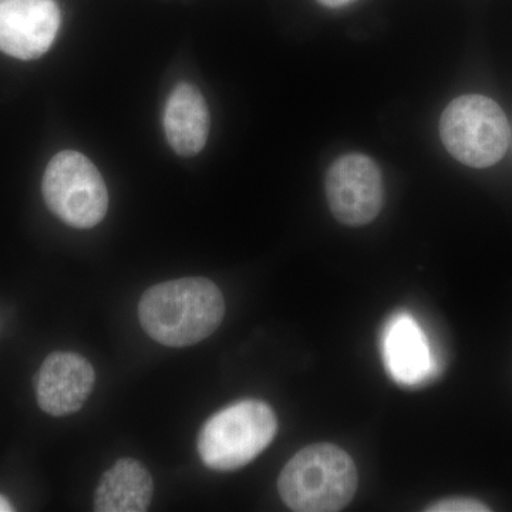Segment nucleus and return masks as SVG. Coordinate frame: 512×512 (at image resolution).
<instances>
[{"mask_svg":"<svg viewBox=\"0 0 512 512\" xmlns=\"http://www.w3.org/2000/svg\"><path fill=\"white\" fill-rule=\"evenodd\" d=\"M225 315L224 296L207 278H183L151 286L138 303L147 335L168 348H185L211 336Z\"/></svg>","mask_w":512,"mask_h":512,"instance_id":"f257e3e1","label":"nucleus"},{"mask_svg":"<svg viewBox=\"0 0 512 512\" xmlns=\"http://www.w3.org/2000/svg\"><path fill=\"white\" fill-rule=\"evenodd\" d=\"M355 461L330 443L312 444L289 460L278 480L282 501L296 512H336L357 490Z\"/></svg>","mask_w":512,"mask_h":512,"instance_id":"f03ea898","label":"nucleus"},{"mask_svg":"<svg viewBox=\"0 0 512 512\" xmlns=\"http://www.w3.org/2000/svg\"><path fill=\"white\" fill-rule=\"evenodd\" d=\"M278 431L274 410L261 400H241L207 420L198 434L202 463L215 471H234L254 461Z\"/></svg>","mask_w":512,"mask_h":512,"instance_id":"7ed1b4c3","label":"nucleus"},{"mask_svg":"<svg viewBox=\"0 0 512 512\" xmlns=\"http://www.w3.org/2000/svg\"><path fill=\"white\" fill-rule=\"evenodd\" d=\"M448 153L474 168L497 164L510 144V124L494 100L468 94L451 101L440 120Z\"/></svg>","mask_w":512,"mask_h":512,"instance_id":"20e7f679","label":"nucleus"},{"mask_svg":"<svg viewBox=\"0 0 512 512\" xmlns=\"http://www.w3.org/2000/svg\"><path fill=\"white\" fill-rule=\"evenodd\" d=\"M42 190L50 211L73 228L96 227L109 210L103 177L96 165L77 151H62L52 158Z\"/></svg>","mask_w":512,"mask_h":512,"instance_id":"39448f33","label":"nucleus"},{"mask_svg":"<svg viewBox=\"0 0 512 512\" xmlns=\"http://www.w3.org/2000/svg\"><path fill=\"white\" fill-rule=\"evenodd\" d=\"M326 197L336 220L363 227L376 220L384 202L382 173L372 158L348 154L338 158L326 175Z\"/></svg>","mask_w":512,"mask_h":512,"instance_id":"423d86ee","label":"nucleus"},{"mask_svg":"<svg viewBox=\"0 0 512 512\" xmlns=\"http://www.w3.org/2000/svg\"><path fill=\"white\" fill-rule=\"evenodd\" d=\"M55 0H0V50L20 60L39 59L60 28Z\"/></svg>","mask_w":512,"mask_h":512,"instance_id":"0eeeda50","label":"nucleus"},{"mask_svg":"<svg viewBox=\"0 0 512 512\" xmlns=\"http://www.w3.org/2000/svg\"><path fill=\"white\" fill-rule=\"evenodd\" d=\"M96 373L89 360L73 352H55L47 356L36 380L40 409L62 417L79 412L89 399Z\"/></svg>","mask_w":512,"mask_h":512,"instance_id":"6e6552de","label":"nucleus"},{"mask_svg":"<svg viewBox=\"0 0 512 512\" xmlns=\"http://www.w3.org/2000/svg\"><path fill=\"white\" fill-rule=\"evenodd\" d=\"M384 363L397 383L414 386L433 377L436 360L429 340L409 313L394 315L383 333Z\"/></svg>","mask_w":512,"mask_h":512,"instance_id":"1a4fd4ad","label":"nucleus"},{"mask_svg":"<svg viewBox=\"0 0 512 512\" xmlns=\"http://www.w3.org/2000/svg\"><path fill=\"white\" fill-rule=\"evenodd\" d=\"M164 130L178 156H197L205 147L210 134V111L197 87L190 83L175 87L165 106Z\"/></svg>","mask_w":512,"mask_h":512,"instance_id":"9d476101","label":"nucleus"},{"mask_svg":"<svg viewBox=\"0 0 512 512\" xmlns=\"http://www.w3.org/2000/svg\"><path fill=\"white\" fill-rule=\"evenodd\" d=\"M153 477L133 458L117 461L101 477L94 494L97 512H144L153 500Z\"/></svg>","mask_w":512,"mask_h":512,"instance_id":"9b49d317","label":"nucleus"},{"mask_svg":"<svg viewBox=\"0 0 512 512\" xmlns=\"http://www.w3.org/2000/svg\"><path fill=\"white\" fill-rule=\"evenodd\" d=\"M427 512H485L490 511L487 505L473 498H448L429 505Z\"/></svg>","mask_w":512,"mask_h":512,"instance_id":"f8f14e48","label":"nucleus"},{"mask_svg":"<svg viewBox=\"0 0 512 512\" xmlns=\"http://www.w3.org/2000/svg\"><path fill=\"white\" fill-rule=\"evenodd\" d=\"M323 6L328 8H342V6L349 5V3L355 2V0H318Z\"/></svg>","mask_w":512,"mask_h":512,"instance_id":"ddd939ff","label":"nucleus"},{"mask_svg":"<svg viewBox=\"0 0 512 512\" xmlns=\"http://www.w3.org/2000/svg\"><path fill=\"white\" fill-rule=\"evenodd\" d=\"M13 511L12 504H10V501L8 498L3 497L2 494H0V512H10Z\"/></svg>","mask_w":512,"mask_h":512,"instance_id":"4468645a","label":"nucleus"}]
</instances>
